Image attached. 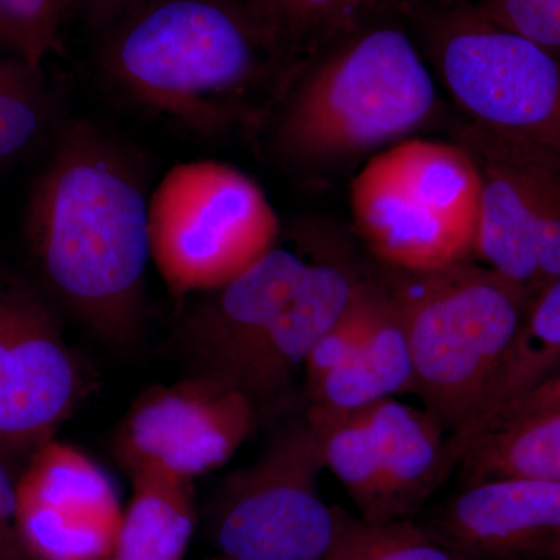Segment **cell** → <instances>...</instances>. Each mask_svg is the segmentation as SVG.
Here are the masks:
<instances>
[{"label":"cell","instance_id":"13","mask_svg":"<svg viewBox=\"0 0 560 560\" xmlns=\"http://www.w3.org/2000/svg\"><path fill=\"white\" fill-rule=\"evenodd\" d=\"M308 264L296 250L276 245L237 278L206 293L178 331L191 374L238 390Z\"/></svg>","mask_w":560,"mask_h":560},{"label":"cell","instance_id":"28","mask_svg":"<svg viewBox=\"0 0 560 560\" xmlns=\"http://www.w3.org/2000/svg\"><path fill=\"white\" fill-rule=\"evenodd\" d=\"M547 410H560V372L558 375L550 378V381L541 383L539 388L530 390V393L522 397L521 400L515 401L514 405L506 408L490 425L500 422V420L515 418V416L530 415V412Z\"/></svg>","mask_w":560,"mask_h":560},{"label":"cell","instance_id":"26","mask_svg":"<svg viewBox=\"0 0 560 560\" xmlns=\"http://www.w3.org/2000/svg\"><path fill=\"white\" fill-rule=\"evenodd\" d=\"M486 16L560 61V0H480Z\"/></svg>","mask_w":560,"mask_h":560},{"label":"cell","instance_id":"5","mask_svg":"<svg viewBox=\"0 0 560 560\" xmlns=\"http://www.w3.org/2000/svg\"><path fill=\"white\" fill-rule=\"evenodd\" d=\"M481 179L464 147L410 139L383 150L350 186V208L372 253L408 275L469 260Z\"/></svg>","mask_w":560,"mask_h":560},{"label":"cell","instance_id":"20","mask_svg":"<svg viewBox=\"0 0 560 560\" xmlns=\"http://www.w3.org/2000/svg\"><path fill=\"white\" fill-rule=\"evenodd\" d=\"M131 485L110 560H184L195 526L194 482L136 475Z\"/></svg>","mask_w":560,"mask_h":560},{"label":"cell","instance_id":"3","mask_svg":"<svg viewBox=\"0 0 560 560\" xmlns=\"http://www.w3.org/2000/svg\"><path fill=\"white\" fill-rule=\"evenodd\" d=\"M434 102L411 36L394 25L360 27L298 81L276 125V153L294 167L335 164L415 130Z\"/></svg>","mask_w":560,"mask_h":560},{"label":"cell","instance_id":"17","mask_svg":"<svg viewBox=\"0 0 560 560\" xmlns=\"http://www.w3.org/2000/svg\"><path fill=\"white\" fill-rule=\"evenodd\" d=\"M560 372V276L530 302L480 412L466 430L448 438L453 466L501 412Z\"/></svg>","mask_w":560,"mask_h":560},{"label":"cell","instance_id":"23","mask_svg":"<svg viewBox=\"0 0 560 560\" xmlns=\"http://www.w3.org/2000/svg\"><path fill=\"white\" fill-rule=\"evenodd\" d=\"M324 560H456L430 528L411 518L372 523L341 510L340 528Z\"/></svg>","mask_w":560,"mask_h":560},{"label":"cell","instance_id":"21","mask_svg":"<svg viewBox=\"0 0 560 560\" xmlns=\"http://www.w3.org/2000/svg\"><path fill=\"white\" fill-rule=\"evenodd\" d=\"M381 0H248L280 54L359 31Z\"/></svg>","mask_w":560,"mask_h":560},{"label":"cell","instance_id":"29","mask_svg":"<svg viewBox=\"0 0 560 560\" xmlns=\"http://www.w3.org/2000/svg\"><path fill=\"white\" fill-rule=\"evenodd\" d=\"M142 2L143 0H73V5L75 9H83L92 24L105 31Z\"/></svg>","mask_w":560,"mask_h":560},{"label":"cell","instance_id":"1","mask_svg":"<svg viewBox=\"0 0 560 560\" xmlns=\"http://www.w3.org/2000/svg\"><path fill=\"white\" fill-rule=\"evenodd\" d=\"M145 164L88 121H70L32 186L25 235L40 275L102 341L130 345L151 264Z\"/></svg>","mask_w":560,"mask_h":560},{"label":"cell","instance_id":"24","mask_svg":"<svg viewBox=\"0 0 560 560\" xmlns=\"http://www.w3.org/2000/svg\"><path fill=\"white\" fill-rule=\"evenodd\" d=\"M72 9L73 0H0V46L40 68L65 54L62 24Z\"/></svg>","mask_w":560,"mask_h":560},{"label":"cell","instance_id":"18","mask_svg":"<svg viewBox=\"0 0 560 560\" xmlns=\"http://www.w3.org/2000/svg\"><path fill=\"white\" fill-rule=\"evenodd\" d=\"M415 371L393 294L386 291L363 346L345 364L305 390L308 405L353 410L412 393Z\"/></svg>","mask_w":560,"mask_h":560},{"label":"cell","instance_id":"30","mask_svg":"<svg viewBox=\"0 0 560 560\" xmlns=\"http://www.w3.org/2000/svg\"><path fill=\"white\" fill-rule=\"evenodd\" d=\"M209 560H231V559H228V558H224V556H217V558H213V559H209Z\"/></svg>","mask_w":560,"mask_h":560},{"label":"cell","instance_id":"25","mask_svg":"<svg viewBox=\"0 0 560 560\" xmlns=\"http://www.w3.org/2000/svg\"><path fill=\"white\" fill-rule=\"evenodd\" d=\"M386 290L372 283H361L359 293L350 302L348 311L313 348L305 360V390L315 386L320 378L340 368L366 341L368 335L377 318L378 308Z\"/></svg>","mask_w":560,"mask_h":560},{"label":"cell","instance_id":"11","mask_svg":"<svg viewBox=\"0 0 560 560\" xmlns=\"http://www.w3.org/2000/svg\"><path fill=\"white\" fill-rule=\"evenodd\" d=\"M60 320L24 285H0V455L27 460L55 440L84 396Z\"/></svg>","mask_w":560,"mask_h":560},{"label":"cell","instance_id":"10","mask_svg":"<svg viewBox=\"0 0 560 560\" xmlns=\"http://www.w3.org/2000/svg\"><path fill=\"white\" fill-rule=\"evenodd\" d=\"M464 140L481 179L474 254L534 300L560 276V168L477 127Z\"/></svg>","mask_w":560,"mask_h":560},{"label":"cell","instance_id":"15","mask_svg":"<svg viewBox=\"0 0 560 560\" xmlns=\"http://www.w3.org/2000/svg\"><path fill=\"white\" fill-rule=\"evenodd\" d=\"M363 280L346 265L311 260L304 278L243 375L238 390L259 412L285 397L294 374L337 324Z\"/></svg>","mask_w":560,"mask_h":560},{"label":"cell","instance_id":"9","mask_svg":"<svg viewBox=\"0 0 560 560\" xmlns=\"http://www.w3.org/2000/svg\"><path fill=\"white\" fill-rule=\"evenodd\" d=\"M259 419L241 390L191 374L143 390L117 427L113 452L130 478L158 475L194 482L224 466Z\"/></svg>","mask_w":560,"mask_h":560},{"label":"cell","instance_id":"8","mask_svg":"<svg viewBox=\"0 0 560 560\" xmlns=\"http://www.w3.org/2000/svg\"><path fill=\"white\" fill-rule=\"evenodd\" d=\"M326 469L305 419L276 431L259 458L224 478L213 508V537L231 560H324L341 508L319 492Z\"/></svg>","mask_w":560,"mask_h":560},{"label":"cell","instance_id":"14","mask_svg":"<svg viewBox=\"0 0 560 560\" xmlns=\"http://www.w3.org/2000/svg\"><path fill=\"white\" fill-rule=\"evenodd\" d=\"M430 529L456 560H560V485L528 478L466 485Z\"/></svg>","mask_w":560,"mask_h":560},{"label":"cell","instance_id":"27","mask_svg":"<svg viewBox=\"0 0 560 560\" xmlns=\"http://www.w3.org/2000/svg\"><path fill=\"white\" fill-rule=\"evenodd\" d=\"M16 480L0 455V560H31L18 533Z\"/></svg>","mask_w":560,"mask_h":560},{"label":"cell","instance_id":"4","mask_svg":"<svg viewBox=\"0 0 560 560\" xmlns=\"http://www.w3.org/2000/svg\"><path fill=\"white\" fill-rule=\"evenodd\" d=\"M390 294L411 352L412 393L456 436L481 410L528 313V291L466 260L411 275Z\"/></svg>","mask_w":560,"mask_h":560},{"label":"cell","instance_id":"2","mask_svg":"<svg viewBox=\"0 0 560 560\" xmlns=\"http://www.w3.org/2000/svg\"><path fill=\"white\" fill-rule=\"evenodd\" d=\"M278 55L248 0H143L105 28L98 65L136 105L213 136Z\"/></svg>","mask_w":560,"mask_h":560},{"label":"cell","instance_id":"12","mask_svg":"<svg viewBox=\"0 0 560 560\" xmlns=\"http://www.w3.org/2000/svg\"><path fill=\"white\" fill-rule=\"evenodd\" d=\"M18 533L31 560H110L124 510L86 453L47 441L16 480Z\"/></svg>","mask_w":560,"mask_h":560},{"label":"cell","instance_id":"7","mask_svg":"<svg viewBox=\"0 0 560 560\" xmlns=\"http://www.w3.org/2000/svg\"><path fill=\"white\" fill-rule=\"evenodd\" d=\"M279 231L259 184L226 162H183L151 190V264L176 296L231 282L275 248Z\"/></svg>","mask_w":560,"mask_h":560},{"label":"cell","instance_id":"22","mask_svg":"<svg viewBox=\"0 0 560 560\" xmlns=\"http://www.w3.org/2000/svg\"><path fill=\"white\" fill-rule=\"evenodd\" d=\"M55 103L40 68L0 60V164L18 161L49 135Z\"/></svg>","mask_w":560,"mask_h":560},{"label":"cell","instance_id":"6","mask_svg":"<svg viewBox=\"0 0 560 560\" xmlns=\"http://www.w3.org/2000/svg\"><path fill=\"white\" fill-rule=\"evenodd\" d=\"M419 10L442 80L477 128L560 168V61L477 3Z\"/></svg>","mask_w":560,"mask_h":560},{"label":"cell","instance_id":"19","mask_svg":"<svg viewBox=\"0 0 560 560\" xmlns=\"http://www.w3.org/2000/svg\"><path fill=\"white\" fill-rule=\"evenodd\" d=\"M458 466L464 486L495 478L560 485V410L493 423L471 442Z\"/></svg>","mask_w":560,"mask_h":560},{"label":"cell","instance_id":"16","mask_svg":"<svg viewBox=\"0 0 560 560\" xmlns=\"http://www.w3.org/2000/svg\"><path fill=\"white\" fill-rule=\"evenodd\" d=\"M377 475L372 523L407 521L453 467L448 431L429 410L388 397L370 405Z\"/></svg>","mask_w":560,"mask_h":560}]
</instances>
